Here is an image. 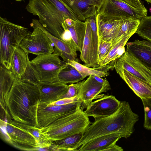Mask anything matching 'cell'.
Returning a JSON list of instances; mask_svg holds the SVG:
<instances>
[{"label": "cell", "instance_id": "cell-8", "mask_svg": "<svg viewBox=\"0 0 151 151\" xmlns=\"http://www.w3.org/2000/svg\"><path fill=\"white\" fill-rule=\"evenodd\" d=\"M147 13V10L133 7L121 0H105L98 14L111 20L129 17L140 20Z\"/></svg>", "mask_w": 151, "mask_h": 151}, {"label": "cell", "instance_id": "cell-15", "mask_svg": "<svg viewBox=\"0 0 151 151\" xmlns=\"http://www.w3.org/2000/svg\"><path fill=\"white\" fill-rule=\"evenodd\" d=\"M99 40L112 41L118 34L123 22V19H107L99 14L96 17Z\"/></svg>", "mask_w": 151, "mask_h": 151}, {"label": "cell", "instance_id": "cell-2", "mask_svg": "<svg viewBox=\"0 0 151 151\" xmlns=\"http://www.w3.org/2000/svg\"><path fill=\"white\" fill-rule=\"evenodd\" d=\"M139 116L133 112L128 102L121 101L117 111L108 116L95 119L83 133L74 149L77 151L81 145L98 137L114 133L121 134L127 138L134 132V126Z\"/></svg>", "mask_w": 151, "mask_h": 151}, {"label": "cell", "instance_id": "cell-21", "mask_svg": "<svg viewBox=\"0 0 151 151\" xmlns=\"http://www.w3.org/2000/svg\"><path fill=\"white\" fill-rule=\"evenodd\" d=\"M15 78L11 69L0 64V101L1 106L3 108H6V99Z\"/></svg>", "mask_w": 151, "mask_h": 151}, {"label": "cell", "instance_id": "cell-5", "mask_svg": "<svg viewBox=\"0 0 151 151\" xmlns=\"http://www.w3.org/2000/svg\"><path fill=\"white\" fill-rule=\"evenodd\" d=\"M28 12L37 16L42 26L52 34L61 40L63 25L68 18L49 0H29L26 7Z\"/></svg>", "mask_w": 151, "mask_h": 151}, {"label": "cell", "instance_id": "cell-33", "mask_svg": "<svg viewBox=\"0 0 151 151\" xmlns=\"http://www.w3.org/2000/svg\"><path fill=\"white\" fill-rule=\"evenodd\" d=\"M112 45V42L99 40L97 60L98 64L99 65L108 54Z\"/></svg>", "mask_w": 151, "mask_h": 151}, {"label": "cell", "instance_id": "cell-17", "mask_svg": "<svg viewBox=\"0 0 151 151\" xmlns=\"http://www.w3.org/2000/svg\"><path fill=\"white\" fill-rule=\"evenodd\" d=\"M117 73L134 93L140 99L151 98V85L121 67L114 65Z\"/></svg>", "mask_w": 151, "mask_h": 151}, {"label": "cell", "instance_id": "cell-22", "mask_svg": "<svg viewBox=\"0 0 151 151\" xmlns=\"http://www.w3.org/2000/svg\"><path fill=\"white\" fill-rule=\"evenodd\" d=\"M132 35H126L117 42L112 44L109 52L100 64L99 66L109 64L113 62L114 66L118 60L125 53V46Z\"/></svg>", "mask_w": 151, "mask_h": 151}, {"label": "cell", "instance_id": "cell-20", "mask_svg": "<svg viewBox=\"0 0 151 151\" xmlns=\"http://www.w3.org/2000/svg\"><path fill=\"white\" fill-rule=\"evenodd\" d=\"M29 60L28 54L19 47L15 50L11 59L10 69L16 78H21L26 70Z\"/></svg>", "mask_w": 151, "mask_h": 151}, {"label": "cell", "instance_id": "cell-26", "mask_svg": "<svg viewBox=\"0 0 151 151\" xmlns=\"http://www.w3.org/2000/svg\"><path fill=\"white\" fill-rule=\"evenodd\" d=\"M67 27L75 44L77 50L81 52L85 35L86 22L79 20L74 21L72 25L70 26L67 25Z\"/></svg>", "mask_w": 151, "mask_h": 151}, {"label": "cell", "instance_id": "cell-34", "mask_svg": "<svg viewBox=\"0 0 151 151\" xmlns=\"http://www.w3.org/2000/svg\"><path fill=\"white\" fill-rule=\"evenodd\" d=\"M63 26L64 31L61 36V40L66 42L74 51L76 52V45L70 32L67 27L65 22L63 24Z\"/></svg>", "mask_w": 151, "mask_h": 151}, {"label": "cell", "instance_id": "cell-40", "mask_svg": "<svg viewBox=\"0 0 151 151\" xmlns=\"http://www.w3.org/2000/svg\"><path fill=\"white\" fill-rule=\"evenodd\" d=\"M16 1H24V0H15Z\"/></svg>", "mask_w": 151, "mask_h": 151}, {"label": "cell", "instance_id": "cell-31", "mask_svg": "<svg viewBox=\"0 0 151 151\" xmlns=\"http://www.w3.org/2000/svg\"><path fill=\"white\" fill-rule=\"evenodd\" d=\"M138 35L151 42V16L142 18L136 32Z\"/></svg>", "mask_w": 151, "mask_h": 151}, {"label": "cell", "instance_id": "cell-10", "mask_svg": "<svg viewBox=\"0 0 151 151\" xmlns=\"http://www.w3.org/2000/svg\"><path fill=\"white\" fill-rule=\"evenodd\" d=\"M30 26L33 28V31H28L19 47L28 54L37 55L54 53L53 44L45 33L39 28L31 24Z\"/></svg>", "mask_w": 151, "mask_h": 151}, {"label": "cell", "instance_id": "cell-37", "mask_svg": "<svg viewBox=\"0 0 151 151\" xmlns=\"http://www.w3.org/2000/svg\"><path fill=\"white\" fill-rule=\"evenodd\" d=\"M130 6L136 8L147 10L143 3L140 0H121Z\"/></svg>", "mask_w": 151, "mask_h": 151}, {"label": "cell", "instance_id": "cell-42", "mask_svg": "<svg viewBox=\"0 0 151 151\" xmlns=\"http://www.w3.org/2000/svg\"><path fill=\"white\" fill-rule=\"evenodd\" d=\"M140 0L142 1V0Z\"/></svg>", "mask_w": 151, "mask_h": 151}, {"label": "cell", "instance_id": "cell-12", "mask_svg": "<svg viewBox=\"0 0 151 151\" xmlns=\"http://www.w3.org/2000/svg\"><path fill=\"white\" fill-rule=\"evenodd\" d=\"M79 20L97 15L105 1L101 0H60Z\"/></svg>", "mask_w": 151, "mask_h": 151}, {"label": "cell", "instance_id": "cell-24", "mask_svg": "<svg viewBox=\"0 0 151 151\" xmlns=\"http://www.w3.org/2000/svg\"><path fill=\"white\" fill-rule=\"evenodd\" d=\"M67 63L75 68L85 78L90 76H96L101 77L107 76L109 75L108 71L112 68V65L108 64L102 66L90 68L73 60H68Z\"/></svg>", "mask_w": 151, "mask_h": 151}, {"label": "cell", "instance_id": "cell-23", "mask_svg": "<svg viewBox=\"0 0 151 151\" xmlns=\"http://www.w3.org/2000/svg\"><path fill=\"white\" fill-rule=\"evenodd\" d=\"M126 50L151 69V49L136 40L127 42Z\"/></svg>", "mask_w": 151, "mask_h": 151}, {"label": "cell", "instance_id": "cell-3", "mask_svg": "<svg viewBox=\"0 0 151 151\" xmlns=\"http://www.w3.org/2000/svg\"><path fill=\"white\" fill-rule=\"evenodd\" d=\"M90 124L88 117L80 108L39 130L48 141L52 142L80 133L83 134Z\"/></svg>", "mask_w": 151, "mask_h": 151}, {"label": "cell", "instance_id": "cell-25", "mask_svg": "<svg viewBox=\"0 0 151 151\" xmlns=\"http://www.w3.org/2000/svg\"><path fill=\"white\" fill-rule=\"evenodd\" d=\"M85 22L86 33L82 50L80 52V58L84 63V65L90 67L92 51V29L88 19Z\"/></svg>", "mask_w": 151, "mask_h": 151}, {"label": "cell", "instance_id": "cell-18", "mask_svg": "<svg viewBox=\"0 0 151 151\" xmlns=\"http://www.w3.org/2000/svg\"><path fill=\"white\" fill-rule=\"evenodd\" d=\"M31 24L40 29L46 35L54 45V53H58L66 62L68 60L78 62L77 54L65 41L53 35L46 30L40 23L38 20L33 19Z\"/></svg>", "mask_w": 151, "mask_h": 151}, {"label": "cell", "instance_id": "cell-11", "mask_svg": "<svg viewBox=\"0 0 151 151\" xmlns=\"http://www.w3.org/2000/svg\"><path fill=\"white\" fill-rule=\"evenodd\" d=\"M151 85V69L126 50L115 64Z\"/></svg>", "mask_w": 151, "mask_h": 151}, {"label": "cell", "instance_id": "cell-13", "mask_svg": "<svg viewBox=\"0 0 151 151\" xmlns=\"http://www.w3.org/2000/svg\"><path fill=\"white\" fill-rule=\"evenodd\" d=\"M111 89L108 81L104 83L97 81L93 76L80 82L78 96L82 102L81 109L83 110L99 94L106 92Z\"/></svg>", "mask_w": 151, "mask_h": 151}, {"label": "cell", "instance_id": "cell-19", "mask_svg": "<svg viewBox=\"0 0 151 151\" xmlns=\"http://www.w3.org/2000/svg\"><path fill=\"white\" fill-rule=\"evenodd\" d=\"M121 138L122 134L114 133L103 135L94 138L81 145L78 151H104L111 145L116 142Z\"/></svg>", "mask_w": 151, "mask_h": 151}, {"label": "cell", "instance_id": "cell-1", "mask_svg": "<svg viewBox=\"0 0 151 151\" xmlns=\"http://www.w3.org/2000/svg\"><path fill=\"white\" fill-rule=\"evenodd\" d=\"M40 92L37 86L16 78L6 97L7 111L14 120L36 127Z\"/></svg>", "mask_w": 151, "mask_h": 151}, {"label": "cell", "instance_id": "cell-27", "mask_svg": "<svg viewBox=\"0 0 151 151\" xmlns=\"http://www.w3.org/2000/svg\"><path fill=\"white\" fill-rule=\"evenodd\" d=\"M83 134L80 133L64 139L52 142V149L61 151H74L77 144L80 140Z\"/></svg>", "mask_w": 151, "mask_h": 151}, {"label": "cell", "instance_id": "cell-30", "mask_svg": "<svg viewBox=\"0 0 151 151\" xmlns=\"http://www.w3.org/2000/svg\"><path fill=\"white\" fill-rule=\"evenodd\" d=\"M123 19L121 28L116 37L112 41V44L119 40L125 35H132L136 33L140 21V19L131 17Z\"/></svg>", "mask_w": 151, "mask_h": 151}, {"label": "cell", "instance_id": "cell-4", "mask_svg": "<svg viewBox=\"0 0 151 151\" xmlns=\"http://www.w3.org/2000/svg\"><path fill=\"white\" fill-rule=\"evenodd\" d=\"M58 53L45 54L37 55L29 61L27 69L31 76V83L37 85L40 83L60 81V71L68 64L61 60Z\"/></svg>", "mask_w": 151, "mask_h": 151}, {"label": "cell", "instance_id": "cell-38", "mask_svg": "<svg viewBox=\"0 0 151 151\" xmlns=\"http://www.w3.org/2000/svg\"><path fill=\"white\" fill-rule=\"evenodd\" d=\"M123 151L122 148L119 146L115 143L111 145L106 149L104 150V151Z\"/></svg>", "mask_w": 151, "mask_h": 151}, {"label": "cell", "instance_id": "cell-41", "mask_svg": "<svg viewBox=\"0 0 151 151\" xmlns=\"http://www.w3.org/2000/svg\"><path fill=\"white\" fill-rule=\"evenodd\" d=\"M101 0L105 1V0Z\"/></svg>", "mask_w": 151, "mask_h": 151}, {"label": "cell", "instance_id": "cell-29", "mask_svg": "<svg viewBox=\"0 0 151 151\" xmlns=\"http://www.w3.org/2000/svg\"><path fill=\"white\" fill-rule=\"evenodd\" d=\"M85 78L75 68L69 64L60 71L58 76L59 81L66 84L77 83Z\"/></svg>", "mask_w": 151, "mask_h": 151}, {"label": "cell", "instance_id": "cell-6", "mask_svg": "<svg viewBox=\"0 0 151 151\" xmlns=\"http://www.w3.org/2000/svg\"><path fill=\"white\" fill-rule=\"evenodd\" d=\"M28 29L0 17V62L9 69L15 50L27 35Z\"/></svg>", "mask_w": 151, "mask_h": 151}, {"label": "cell", "instance_id": "cell-39", "mask_svg": "<svg viewBox=\"0 0 151 151\" xmlns=\"http://www.w3.org/2000/svg\"><path fill=\"white\" fill-rule=\"evenodd\" d=\"M147 2L151 4V0H145Z\"/></svg>", "mask_w": 151, "mask_h": 151}, {"label": "cell", "instance_id": "cell-16", "mask_svg": "<svg viewBox=\"0 0 151 151\" xmlns=\"http://www.w3.org/2000/svg\"><path fill=\"white\" fill-rule=\"evenodd\" d=\"M40 92V102L50 104L60 99L67 92L68 86L60 81L40 83L37 85Z\"/></svg>", "mask_w": 151, "mask_h": 151}, {"label": "cell", "instance_id": "cell-7", "mask_svg": "<svg viewBox=\"0 0 151 151\" xmlns=\"http://www.w3.org/2000/svg\"><path fill=\"white\" fill-rule=\"evenodd\" d=\"M80 101L61 105L39 102L36 115V127H46L55 120L81 108Z\"/></svg>", "mask_w": 151, "mask_h": 151}, {"label": "cell", "instance_id": "cell-32", "mask_svg": "<svg viewBox=\"0 0 151 151\" xmlns=\"http://www.w3.org/2000/svg\"><path fill=\"white\" fill-rule=\"evenodd\" d=\"M144 111V127L147 130H151V98L141 99Z\"/></svg>", "mask_w": 151, "mask_h": 151}, {"label": "cell", "instance_id": "cell-36", "mask_svg": "<svg viewBox=\"0 0 151 151\" xmlns=\"http://www.w3.org/2000/svg\"><path fill=\"white\" fill-rule=\"evenodd\" d=\"M78 101H80L78 96H77L75 97L71 98H65L60 99L50 104L52 105H61L71 103Z\"/></svg>", "mask_w": 151, "mask_h": 151}, {"label": "cell", "instance_id": "cell-9", "mask_svg": "<svg viewBox=\"0 0 151 151\" xmlns=\"http://www.w3.org/2000/svg\"><path fill=\"white\" fill-rule=\"evenodd\" d=\"M10 120L6 122L1 120V122L5 125L6 132V134L3 135L5 140L19 149L26 150H39L40 146L34 137Z\"/></svg>", "mask_w": 151, "mask_h": 151}, {"label": "cell", "instance_id": "cell-35", "mask_svg": "<svg viewBox=\"0 0 151 151\" xmlns=\"http://www.w3.org/2000/svg\"><path fill=\"white\" fill-rule=\"evenodd\" d=\"M80 82L76 84L71 83L68 85V88L67 92L62 96L60 99L65 98H71L78 96Z\"/></svg>", "mask_w": 151, "mask_h": 151}, {"label": "cell", "instance_id": "cell-28", "mask_svg": "<svg viewBox=\"0 0 151 151\" xmlns=\"http://www.w3.org/2000/svg\"><path fill=\"white\" fill-rule=\"evenodd\" d=\"M96 16L88 18L92 29V51L90 61V67L99 66L97 62L99 38L97 34L96 21Z\"/></svg>", "mask_w": 151, "mask_h": 151}, {"label": "cell", "instance_id": "cell-14", "mask_svg": "<svg viewBox=\"0 0 151 151\" xmlns=\"http://www.w3.org/2000/svg\"><path fill=\"white\" fill-rule=\"evenodd\" d=\"M121 101L112 95H104L103 97L91 102L84 111L88 117L92 116L95 119L110 116L119 109Z\"/></svg>", "mask_w": 151, "mask_h": 151}]
</instances>
